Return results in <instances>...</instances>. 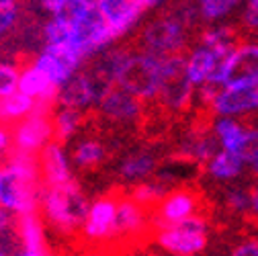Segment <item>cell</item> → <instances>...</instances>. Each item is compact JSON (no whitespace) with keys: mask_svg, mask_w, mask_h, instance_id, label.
Listing matches in <instances>:
<instances>
[{"mask_svg":"<svg viewBox=\"0 0 258 256\" xmlns=\"http://www.w3.org/2000/svg\"><path fill=\"white\" fill-rule=\"evenodd\" d=\"M39 154L13 150L0 172V203L5 209L23 215L37 207Z\"/></svg>","mask_w":258,"mask_h":256,"instance_id":"6da1fadb","label":"cell"},{"mask_svg":"<svg viewBox=\"0 0 258 256\" xmlns=\"http://www.w3.org/2000/svg\"><path fill=\"white\" fill-rule=\"evenodd\" d=\"M41 205L45 217L59 232H74L84 226L90 205L80 193L78 184L72 180L61 186H45L41 190Z\"/></svg>","mask_w":258,"mask_h":256,"instance_id":"7a4b0ae2","label":"cell"},{"mask_svg":"<svg viewBox=\"0 0 258 256\" xmlns=\"http://www.w3.org/2000/svg\"><path fill=\"white\" fill-rule=\"evenodd\" d=\"M160 80H162V55L150 51L125 53L115 76V84L136 94L142 101L158 99Z\"/></svg>","mask_w":258,"mask_h":256,"instance_id":"3957f363","label":"cell"},{"mask_svg":"<svg viewBox=\"0 0 258 256\" xmlns=\"http://www.w3.org/2000/svg\"><path fill=\"white\" fill-rule=\"evenodd\" d=\"M156 242L164 252L170 254H199L207 248V223L197 215H190L178 223L160 226Z\"/></svg>","mask_w":258,"mask_h":256,"instance_id":"277c9868","label":"cell"},{"mask_svg":"<svg viewBox=\"0 0 258 256\" xmlns=\"http://www.w3.org/2000/svg\"><path fill=\"white\" fill-rule=\"evenodd\" d=\"M197 86L190 82L186 72V59L180 53L162 55V80H160L158 101L170 111H182Z\"/></svg>","mask_w":258,"mask_h":256,"instance_id":"5b68a950","label":"cell"},{"mask_svg":"<svg viewBox=\"0 0 258 256\" xmlns=\"http://www.w3.org/2000/svg\"><path fill=\"white\" fill-rule=\"evenodd\" d=\"M47 105L49 103L37 101V109L13 127L11 134H13V148L15 150L39 154L49 144V140L55 138L53 136V121L47 119Z\"/></svg>","mask_w":258,"mask_h":256,"instance_id":"8992f818","label":"cell"},{"mask_svg":"<svg viewBox=\"0 0 258 256\" xmlns=\"http://www.w3.org/2000/svg\"><path fill=\"white\" fill-rule=\"evenodd\" d=\"M184 39H186L184 23L176 15L156 19L142 31L144 51H150V53H156V55L180 53V49L184 45Z\"/></svg>","mask_w":258,"mask_h":256,"instance_id":"52a82bcc","label":"cell"},{"mask_svg":"<svg viewBox=\"0 0 258 256\" xmlns=\"http://www.w3.org/2000/svg\"><path fill=\"white\" fill-rule=\"evenodd\" d=\"M113 86L101 78H96L94 74H74L66 84L59 86L57 92V103L66 105V107H74V109H88L92 105H99L101 97L105 94V90Z\"/></svg>","mask_w":258,"mask_h":256,"instance_id":"ba28073f","label":"cell"},{"mask_svg":"<svg viewBox=\"0 0 258 256\" xmlns=\"http://www.w3.org/2000/svg\"><path fill=\"white\" fill-rule=\"evenodd\" d=\"M115 37L111 33V27L103 17V13L96 9V5L74 25V45L84 57L101 51Z\"/></svg>","mask_w":258,"mask_h":256,"instance_id":"9c48e42d","label":"cell"},{"mask_svg":"<svg viewBox=\"0 0 258 256\" xmlns=\"http://www.w3.org/2000/svg\"><path fill=\"white\" fill-rule=\"evenodd\" d=\"M117 211L119 201L115 197H103L94 201L82 226L84 238L90 242H107L117 236Z\"/></svg>","mask_w":258,"mask_h":256,"instance_id":"30bf717a","label":"cell"},{"mask_svg":"<svg viewBox=\"0 0 258 256\" xmlns=\"http://www.w3.org/2000/svg\"><path fill=\"white\" fill-rule=\"evenodd\" d=\"M211 109L217 115L230 117L258 111V80L236 86H221V90L211 101Z\"/></svg>","mask_w":258,"mask_h":256,"instance_id":"8fae6325","label":"cell"},{"mask_svg":"<svg viewBox=\"0 0 258 256\" xmlns=\"http://www.w3.org/2000/svg\"><path fill=\"white\" fill-rule=\"evenodd\" d=\"M142 99L129 90L121 88L119 84H113L105 90V94L99 101V111L103 117H107L113 123H132L140 117L142 113Z\"/></svg>","mask_w":258,"mask_h":256,"instance_id":"7c38bea8","label":"cell"},{"mask_svg":"<svg viewBox=\"0 0 258 256\" xmlns=\"http://www.w3.org/2000/svg\"><path fill=\"white\" fill-rule=\"evenodd\" d=\"M258 80V43L236 45L225 63L221 86H236Z\"/></svg>","mask_w":258,"mask_h":256,"instance_id":"4fadbf2b","label":"cell"},{"mask_svg":"<svg viewBox=\"0 0 258 256\" xmlns=\"http://www.w3.org/2000/svg\"><path fill=\"white\" fill-rule=\"evenodd\" d=\"M94 5L107 19L113 37L127 33L146 9L140 0H94Z\"/></svg>","mask_w":258,"mask_h":256,"instance_id":"5bb4252c","label":"cell"},{"mask_svg":"<svg viewBox=\"0 0 258 256\" xmlns=\"http://www.w3.org/2000/svg\"><path fill=\"white\" fill-rule=\"evenodd\" d=\"M156 213L160 226L178 223L197 213V195L186 188H176L172 193H166L164 199L156 205Z\"/></svg>","mask_w":258,"mask_h":256,"instance_id":"9a60e30c","label":"cell"},{"mask_svg":"<svg viewBox=\"0 0 258 256\" xmlns=\"http://www.w3.org/2000/svg\"><path fill=\"white\" fill-rule=\"evenodd\" d=\"M39 166L43 172L45 186H61L72 182V172L68 164V156L63 152L61 144L49 142L41 152H39Z\"/></svg>","mask_w":258,"mask_h":256,"instance_id":"2e32d148","label":"cell"},{"mask_svg":"<svg viewBox=\"0 0 258 256\" xmlns=\"http://www.w3.org/2000/svg\"><path fill=\"white\" fill-rule=\"evenodd\" d=\"M17 232H19V240H21V254H25V256H43V254H47L43 228H41V221L37 219L35 211L19 215Z\"/></svg>","mask_w":258,"mask_h":256,"instance_id":"e0dca14e","label":"cell"},{"mask_svg":"<svg viewBox=\"0 0 258 256\" xmlns=\"http://www.w3.org/2000/svg\"><path fill=\"white\" fill-rule=\"evenodd\" d=\"M19 90L27 92L29 97H33L41 103H51V101H57L59 86L51 82V78L37 66V63H33V66H27L21 72Z\"/></svg>","mask_w":258,"mask_h":256,"instance_id":"ac0fdd59","label":"cell"},{"mask_svg":"<svg viewBox=\"0 0 258 256\" xmlns=\"http://www.w3.org/2000/svg\"><path fill=\"white\" fill-rule=\"evenodd\" d=\"M146 230V211L134 197L121 199L117 211V236L134 238Z\"/></svg>","mask_w":258,"mask_h":256,"instance_id":"d6986e66","label":"cell"},{"mask_svg":"<svg viewBox=\"0 0 258 256\" xmlns=\"http://www.w3.org/2000/svg\"><path fill=\"white\" fill-rule=\"evenodd\" d=\"M246 164H248V162H246L244 154L221 148V150L209 160V162H207V172H209L211 178L230 180V178L240 176Z\"/></svg>","mask_w":258,"mask_h":256,"instance_id":"ffe728a7","label":"cell"},{"mask_svg":"<svg viewBox=\"0 0 258 256\" xmlns=\"http://www.w3.org/2000/svg\"><path fill=\"white\" fill-rule=\"evenodd\" d=\"M215 136H217L221 148L244 154L246 140H248V130L242 123H238L234 117L221 115V119L215 123Z\"/></svg>","mask_w":258,"mask_h":256,"instance_id":"44dd1931","label":"cell"},{"mask_svg":"<svg viewBox=\"0 0 258 256\" xmlns=\"http://www.w3.org/2000/svg\"><path fill=\"white\" fill-rule=\"evenodd\" d=\"M35 109H37V99L29 97L23 90L9 94V97H5L3 103H0V115H3L5 123H19L25 117H29Z\"/></svg>","mask_w":258,"mask_h":256,"instance_id":"7402d4cb","label":"cell"},{"mask_svg":"<svg viewBox=\"0 0 258 256\" xmlns=\"http://www.w3.org/2000/svg\"><path fill=\"white\" fill-rule=\"evenodd\" d=\"M156 168V160L148 152H134L123 158V162L119 164V174L125 180L132 182H142L146 180Z\"/></svg>","mask_w":258,"mask_h":256,"instance_id":"603a6c76","label":"cell"},{"mask_svg":"<svg viewBox=\"0 0 258 256\" xmlns=\"http://www.w3.org/2000/svg\"><path fill=\"white\" fill-rule=\"evenodd\" d=\"M217 146H219L217 136L213 138L209 134H190L180 144V152L190 160H197V162H209L217 154Z\"/></svg>","mask_w":258,"mask_h":256,"instance_id":"cb8c5ba5","label":"cell"},{"mask_svg":"<svg viewBox=\"0 0 258 256\" xmlns=\"http://www.w3.org/2000/svg\"><path fill=\"white\" fill-rule=\"evenodd\" d=\"M51 121H53V136H55V140L63 142V140L72 138L78 132V127L82 123V109H74V107L61 105V109L55 111Z\"/></svg>","mask_w":258,"mask_h":256,"instance_id":"d4e9b609","label":"cell"},{"mask_svg":"<svg viewBox=\"0 0 258 256\" xmlns=\"http://www.w3.org/2000/svg\"><path fill=\"white\" fill-rule=\"evenodd\" d=\"M74 164L80 168H92L105 160V146L96 140H82L74 148Z\"/></svg>","mask_w":258,"mask_h":256,"instance_id":"484cf974","label":"cell"},{"mask_svg":"<svg viewBox=\"0 0 258 256\" xmlns=\"http://www.w3.org/2000/svg\"><path fill=\"white\" fill-rule=\"evenodd\" d=\"M92 7L94 0H57V7L53 9L51 15L70 25H76Z\"/></svg>","mask_w":258,"mask_h":256,"instance_id":"4316f807","label":"cell"},{"mask_svg":"<svg viewBox=\"0 0 258 256\" xmlns=\"http://www.w3.org/2000/svg\"><path fill=\"white\" fill-rule=\"evenodd\" d=\"M242 0H197L199 5V17L203 21H219L223 17H228L240 7Z\"/></svg>","mask_w":258,"mask_h":256,"instance_id":"83f0119b","label":"cell"},{"mask_svg":"<svg viewBox=\"0 0 258 256\" xmlns=\"http://www.w3.org/2000/svg\"><path fill=\"white\" fill-rule=\"evenodd\" d=\"M43 37L47 45H59V43H70L74 45V25L61 21V19H51L43 27ZM76 47V45H74Z\"/></svg>","mask_w":258,"mask_h":256,"instance_id":"f1b7e54d","label":"cell"},{"mask_svg":"<svg viewBox=\"0 0 258 256\" xmlns=\"http://www.w3.org/2000/svg\"><path fill=\"white\" fill-rule=\"evenodd\" d=\"M164 195H166V188L160 182H152V180H142L132 193V197L144 207L146 205H158L164 199Z\"/></svg>","mask_w":258,"mask_h":256,"instance_id":"f546056e","label":"cell"},{"mask_svg":"<svg viewBox=\"0 0 258 256\" xmlns=\"http://www.w3.org/2000/svg\"><path fill=\"white\" fill-rule=\"evenodd\" d=\"M236 33L230 27H209L201 33V43L211 47H228L234 45Z\"/></svg>","mask_w":258,"mask_h":256,"instance_id":"4dcf8cb0","label":"cell"},{"mask_svg":"<svg viewBox=\"0 0 258 256\" xmlns=\"http://www.w3.org/2000/svg\"><path fill=\"white\" fill-rule=\"evenodd\" d=\"M19 82H21V72L17 70L15 63L5 61L0 66V99L9 97V94L19 90Z\"/></svg>","mask_w":258,"mask_h":256,"instance_id":"1f68e13d","label":"cell"},{"mask_svg":"<svg viewBox=\"0 0 258 256\" xmlns=\"http://www.w3.org/2000/svg\"><path fill=\"white\" fill-rule=\"evenodd\" d=\"M228 205L238 213H246L248 209H252V193L244 188H232L228 193Z\"/></svg>","mask_w":258,"mask_h":256,"instance_id":"d6a6232c","label":"cell"},{"mask_svg":"<svg viewBox=\"0 0 258 256\" xmlns=\"http://www.w3.org/2000/svg\"><path fill=\"white\" fill-rule=\"evenodd\" d=\"M244 158L252 172L258 174V130H248V140L244 148Z\"/></svg>","mask_w":258,"mask_h":256,"instance_id":"836d02e7","label":"cell"},{"mask_svg":"<svg viewBox=\"0 0 258 256\" xmlns=\"http://www.w3.org/2000/svg\"><path fill=\"white\" fill-rule=\"evenodd\" d=\"M17 17H19V11H17L15 3L0 5V31H3V35H7L9 31L15 27Z\"/></svg>","mask_w":258,"mask_h":256,"instance_id":"e575fe53","label":"cell"},{"mask_svg":"<svg viewBox=\"0 0 258 256\" xmlns=\"http://www.w3.org/2000/svg\"><path fill=\"white\" fill-rule=\"evenodd\" d=\"M244 23L250 29H258V0H246Z\"/></svg>","mask_w":258,"mask_h":256,"instance_id":"d590c367","label":"cell"},{"mask_svg":"<svg viewBox=\"0 0 258 256\" xmlns=\"http://www.w3.org/2000/svg\"><path fill=\"white\" fill-rule=\"evenodd\" d=\"M236 256H258V240H244L234 248Z\"/></svg>","mask_w":258,"mask_h":256,"instance_id":"8d00e7d4","label":"cell"},{"mask_svg":"<svg viewBox=\"0 0 258 256\" xmlns=\"http://www.w3.org/2000/svg\"><path fill=\"white\" fill-rule=\"evenodd\" d=\"M13 138V134L7 130V127H3V132H0V148H3V154H7L9 150H11V140Z\"/></svg>","mask_w":258,"mask_h":256,"instance_id":"74e56055","label":"cell"},{"mask_svg":"<svg viewBox=\"0 0 258 256\" xmlns=\"http://www.w3.org/2000/svg\"><path fill=\"white\" fill-rule=\"evenodd\" d=\"M254 215H258V184L252 188V209H250Z\"/></svg>","mask_w":258,"mask_h":256,"instance_id":"f35d334b","label":"cell"},{"mask_svg":"<svg viewBox=\"0 0 258 256\" xmlns=\"http://www.w3.org/2000/svg\"><path fill=\"white\" fill-rule=\"evenodd\" d=\"M41 7H43L47 13H53V9L57 7V0H41Z\"/></svg>","mask_w":258,"mask_h":256,"instance_id":"ab89813d","label":"cell"},{"mask_svg":"<svg viewBox=\"0 0 258 256\" xmlns=\"http://www.w3.org/2000/svg\"><path fill=\"white\" fill-rule=\"evenodd\" d=\"M140 3H142L144 7H152V5H156V3H160V0H140Z\"/></svg>","mask_w":258,"mask_h":256,"instance_id":"60d3db41","label":"cell"},{"mask_svg":"<svg viewBox=\"0 0 258 256\" xmlns=\"http://www.w3.org/2000/svg\"><path fill=\"white\" fill-rule=\"evenodd\" d=\"M7 3H15V0H0V5H7Z\"/></svg>","mask_w":258,"mask_h":256,"instance_id":"b9f144b4","label":"cell"}]
</instances>
